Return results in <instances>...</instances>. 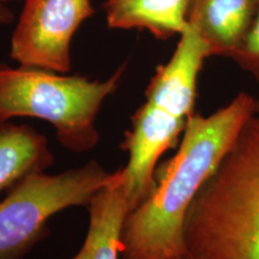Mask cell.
<instances>
[{
	"label": "cell",
	"mask_w": 259,
	"mask_h": 259,
	"mask_svg": "<svg viewBox=\"0 0 259 259\" xmlns=\"http://www.w3.org/2000/svg\"><path fill=\"white\" fill-rule=\"evenodd\" d=\"M255 97L241 92L209 115L194 113L177 153L157 167L155 185L126 215L121 259H173L187 254L185 220L209 177L255 114Z\"/></svg>",
	"instance_id": "cell-1"
},
{
	"label": "cell",
	"mask_w": 259,
	"mask_h": 259,
	"mask_svg": "<svg viewBox=\"0 0 259 259\" xmlns=\"http://www.w3.org/2000/svg\"><path fill=\"white\" fill-rule=\"evenodd\" d=\"M187 254L259 259V115L244 125L185 220Z\"/></svg>",
	"instance_id": "cell-2"
},
{
	"label": "cell",
	"mask_w": 259,
	"mask_h": 259,
	"mask_svg": "<svg viewBox=\"0 0 259 259\" xmlns=\"http://www.w3.org/2000/svg\"><path fill=\"white\" fill-rule=\"evenodd\" d=\"M211 57L206 42L189 24L171 57L160 65L145 90V101L131 116L120 148L128 155L124 171L128 211L155 185L160 158L179 145L187 122L194 114L198 78Z\"/></svg>",
	"instance_id": "cell-3"
},
{
	"label": "cell",
	"mask_w": 259,
	"mask_h": 259,
	"mask_svg": "<svg viewBox=\"0 0 259 259\" xmlns=\"http://www.w3.org/2000/svg\"><path fill=\"white\" fill-rule=\"evenodd\" d=\"M125 70L122 64L108 78L90 79L37 67L0 65V122L15 118L47 121L67 150H93L100 141L97 114L119 88Z\"/></svg>",
	"instance_id": "cell-4"
},
{
	"label": "cell",
	"mask_w": 259,
	"mask_h": 259,
	"mask_svg": "<svg viewBox=\"0 0 259 259\" xmlns=\"http://www.w3.org/2000/svg\"><path fill=\"white\" fill-rule=\"evenodd\" d=\"M96 161L77 168L25 177L0 200V259H25L46 238L51 219L70 208L88 206L109 180Z\"/></svg>",
	"instance_id": "cell-5"
},
{
	"label": "cell",
	"mask_w": 259,
	"mask_h": 259,
	"mask_svg": "<svg viewBox=\"0 0 259 259\" xmlns=\"http://www.w3.org/2000/svg\"><path fill=\"white\" fill-rule=\"evenodd\" d=\"M94 12L92 0H24L10 57L22 66L69 73L72 38Z\"/></svg>",
	"instance_id": "cell-6"
},
{
	"label": "cell",
	"mask_w": 259,
	"mask_h": 259,
	"mask_svg": "<svg viewBox=\"0 0 259 259\" xmlns=\"http://www.w3.org/2000/svg\"><path fill=\"white\" fill-rule=\"evenodd\" d=\"M87 208L88 231L72 259H121V233L130 209L124 167L113 171Z\"/></svg>",
	"instance_id": "cell-7"
},
{
	"label": "cell",
	"mask_w": 259,
	"mask_h": 259,
	"mask_svg": "<svg viewBox=\"0 0 259 259\" xmlns=\"http://www.w3.org/2000/svg\"><path fill=\"white\" fill-rule=\"evenodd\" d=\"M259 0H191L189 24L206 42L211 57L231 58L253 21Z\"/></svg>",
	"instance_id": "cell-8"
},
{
	"label": "cell",
	"mask_w": 259,
	"mask_h": 259,
	"mask_svg": "<svg viewBox=\"0 0 259 259\" xmlns=\"http://www.w3.org/2000/svg\"><path fill=\"white\" fill-rule=\"evenodd\" d=\"M191 0H106L111 29L145 30L160 40L179 35L189 25Z\"/></svg>",
	"instance_id": "cell-9"
},
{
	"label": "cell",
	"mask_w": 259,
	"mask_h": 259,
	"mask_svg": "<svg viewBox=\"0 0 259 259\" xmlns=\"http://www.w3.org/2000/svg\"><path fill=\"white\" fill-rule=\"evenodd\" d=\"M54 163L48 139L30 126L0 122V194L32 173Z\"/></svg>",
	"instance_id": "cell-10"
},
{
	"label": "cell",
	"mask_w": 259,
	"mask_h": 259,
	"mask_svg": "<svg viewBox=\"0 0 259 259\" xmlns=\"http://www.w3.org/2000/svg\"><path fill=\"white\" fill-rule=\"evenodd\" d=\"M231 59L259 83V6L240 46Z\"/></svg>",
	"instance_id": "cell-11"
},
{
	"label": "cell",
	"mask_w": 259,
	"mask_h": 259,
	"mask_svg": "<svg viewBox=\"0 0 259 259\" xmlns=\"http://www.w3.org/2000/svg\"><path fill=\"white\" fill-rule=\"evenodd\" d=\"M14 18V12L6 6V4L0 3V24H11L15 21Z\"/></svg>",
	"instance_id": "cell-12"
},
{
	"label": "cell",
	"mask_w": 259,
	"mask_h": 259,
	"mask_svg": "<svg viewBox=\"0 0 259 259\" xmlns=\"http://www.w3.org/2000/svg\"><path fill=\"white\" fill-rule=\"evenodd\" d=\"M173 259H196V258L192 257V255H190V254H185V255H180V257H177Z\"/></svg>",
	"instance_id": "cell-13"
},
{
	"label": "cell",
	"mask_w": 259,
	"mask_h": 259,
	"mask_svg": "<svg viewBox=\"0 0 259 259\" xmlns=\"http://www.w3.org/2000/svg\"><path fill=\"white\" fill-rule=\"evenodd\" d=\"M255 113L259 115V99L255 100Z\"/></svg>",
	"instance_id": "cell-14"
},
{
	"label": "cell",
	"mask_w": 259,
	"mask_h": 259,
	"mask_svg": "<svg viewBox=\"0 0 259 259\" xmlns=\"http://www.w3.org/2000/svg\"><path fill=\"white\" fill-rule=\"evenodd\" d=\"M10 2H15V0H0V3H3V4H6V3ZM16 2H19V0H16Z\"/></svg>",
	"instance_id": "cell-15"
}]
</instances>
